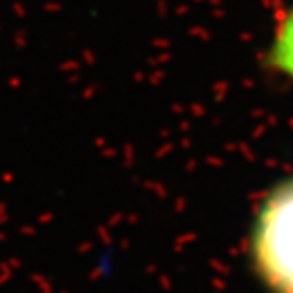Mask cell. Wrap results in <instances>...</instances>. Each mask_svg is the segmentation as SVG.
<instances>
[{
	"label": "cell",
	"mask_w": 293,
	"mask_h": 293,
	"mask_svg": "<svg viewBox=\"0 0 293 293\" xmlns=\"http://www.w3.org/2000/svg\"><path fill=\"white\" fill-rule=\"evenodd\" d=\"M245 259L265 293H293V175L259 202L245 236Z\"/></svg>",
	"instance_id": "obj_1"
},
{
	"label": "cell",
	"mask_w": 293,
	"mask_h": 293,
	"mask_svg": "<svg viewBox=\"0 0 293 293\" xmlns=\"http://www.w3.org/2000/svg\"><path fill=\"white\" fill-rule=\"evenodd\" d=\"M267 59L276 73L293 78V8L278 25Z\"/></svg>",
	"instance_id": "obj_2"
}]
</instances>
